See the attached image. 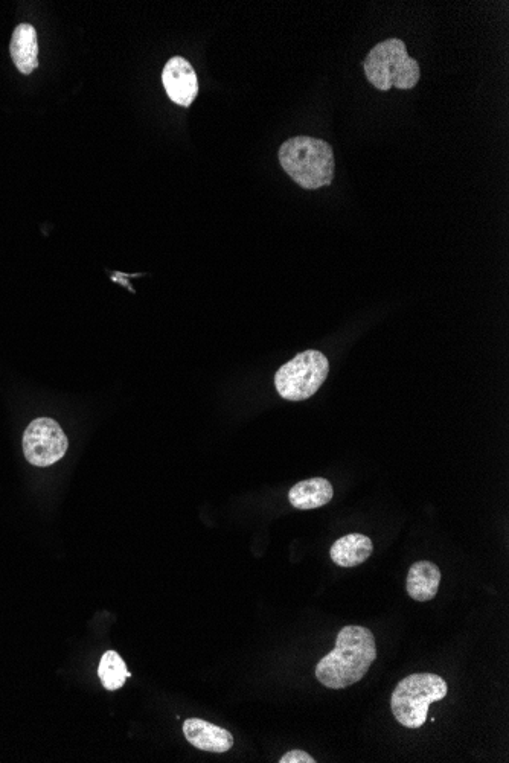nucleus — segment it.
Here are the masks:
<instances>
[{
  "label": "nucleus",
  "mask_w": 509,
  "mask_h": 763,
  "mask_svg": "<svg viewBox=\"0 0 509 763\" xmlns=\"http://www.w3.org/2000/svg\"><path fill=\"white\" fill-rule=\"evenodd\" d=\"M328 374V358L321 351L308 349L296 355L276 372V390L284 400L305 401L321 389Z\"/></svg>",
  "instance_id": "obj_5"
},
{
  "label": "nucleus",
  "mask_w": 509,
  "mask_h": 763,
  "mask_svg": "<svg viewBox=\"0 0 509 763\" xmlns=\"http://www.w3.org/2000/svg\"><path fill=\"white\" fill-rule=\"evenodd\" d=\"M449 686L435 674H413L401 680L392 693L391 707L403 727L420 728L426 724L430 704L444 700Z\"/></svg>",
  "instance_id": "obj_4"
},
{
  "label": "nucleus",
  "mask_w": 509,
  "mask_h": 763,
  "mask_svg": "<svg viewBox=\"0 0 509 763\" xmlns=\"http://www.w3.org/2000/svg\"><path fill=\"white\" fill-rule=\"evenodd\" d=\"M441 572L433 562H415L407 575V593L413 601H432L438 594Z\"/></svg>",
  "instance_id": "obj_10"
},
{
  "label": "nucleus",
  "mask_w": 509,
  "mask_h": 763,
  "mask_svg": "<svg viewBox=\"0 0 509 763\" xmlns=\"http://www.w3.org/2000/svg\"><path fill=\"white\" fill-rule=\"evenodd\" d=\"M363 69L369 83L381 92H388L391 87L413 89L421 78L420 64L409 57L406 43L400 39L375 45L366 57Z\"/></svg>",
  "instance_id": "obj_3"
},
{
  "label": "nucleus",
  "mask_w": 509,
  "mask_h": 763,
  "mask_svg": "<svg viewBox=\"0 0 509 763\" xmlns=\"http://www.w3.org/2000/svg\"><path fill=\"white\" fill-rule=\"evenodd\" d=\"M372 541L362 534H349L339 538L330 550L331 559L340 567H357L372 555Z\"/></svg>",
  "instance_id": "obj_12"
},
{
  "label": "nucleus",
  "mask_w": 509,
  "mask_h": 763,
  "mask_svg": "<svg viewBox=\"0 0 509 763\" xmlns=\"http://www.w3.org/2000/svg\"><path fill=\"white\" fill-rule=\"evenodd\" d=\"M183 735L193 747L209 753H226L234 745V736L226 728L203 719H186L183 722Z\"/></svg>",
  "instance_id": "obj_8"
},
{
  "label": "nucleus",
  "mask_w": 509,
  "mask_h": 763,
  "mask_svg": "<svg viewBox=\"0 0 509 763\" xmlns=\"http://www.w3.org/2000/svg\"><path fill=\"white\" fill-rule=\"evenodd\" d=\"M279 763H316V760L302 750H292L281 757Z\"/></svg>",
  "instance_id": "obj_14"
},
{
  "label": "nucleus",
  "mask_w": 509,
  "mask_h": 763,
  "mask_svg": "<svg viewBox=\"0 0 509 763\" xmlns=\"http://www.w3.org/2000/svg\"><path fill=\"white\" fill-rule=\"evenodd\" d=\"M162 83L168 98L177 106L189 107L199 95L196 71L183 57H173L165 64Z\"/></svg>",
  "instance_id": "obj_7"
},
{
  "label": "nucleus",
  "mask_w": 509,
  "mask_h": 763,
  "mask_svg": "<svg viewBox=\"0 0 509 763\" xmlns=\"http://www.w3.org/2000/svg\"><path fill=\"white\" fill-rule=\"evenodd\" d=\"M334 489L330 480L316 477V479L304 480L296 483L289 492V500L293 508L310 511V509L322 508L333 499Z\"/></svg>",
  "instance_id": "obj_11"
},
{
  "label": "nucleus",
  "mask_w": 509,
  "mask_h": 763,
  "mask_svg": "<svg viewBox=\"0 0 509 763\" xmlns=\"http://www.w3.org/2000/svg\"><path fill=\"white\" fill-rule=\"evenodd\" d=\"M278 157L282 170L301 188L316 191L333 183L334 151L322 139L296 136L281 145Z\"/></svg>",
  "instance_id": "obj_2"
},
{
  "label": "nucleus",
  "mask_w": 509,
  "mask_h": 763,
  "mask_svg": "<svg viewBox=\"0 0 509 763\" xmlns=\"http://www.w3.org/2000/svg\"><path fill=\"white\" fill-rule=\"evenodd\" d=\"M68 444L65 431L54 419H34L23 435V453L34 467L54 465L65 456Z\"/></svg>",
  "instance_id": "obj_6"
},
{
  "label": "nucleus",
  "mask_w": 509,
  "mask_h": 763,
  "mask_svg": "<svg viewBox=\"0 0 509 763\" xmlns=\"http://www.w3.org/2000/svg\"><path fill=\"white\" fill-rule=\"evenodd\" d=\"M98 675L107 690H118L119 687L124 686L125 680L130 677V672L127 671V666L118 652L107 651L101 658Z\"/></svg>",
  "instance_id": "obj_13"
},
{
  "label": "nucleus",
  "mask_w": 509,
  "mask_h": 763,
  "mask_svg": "<svg viewBox=\"0 0 509 763\" xmlns=\"http://www.w3.org/2000/svg\"><path fill=\"white\" fill-rule=\"evenodd\" d=\"M10 51L20 74H33L39 66V42H37L36 28L29 23L17 26L11 37Z\"/></svg>",
  "instance_id": "obj_9"
},
{
  "label": "nucleus",
  "mask_w": 509,
  "mask_h": 763,
  "mask_svg": "<svg viewBox=\"0 0 509 763\" xmlns=\"http://www.w3.org/2000/svg\"><path fill=\"white\" fill-rule=\"evenodd\" d=\"M375 658L377 645L371 629L345 626L337 634L336 648L317 663V680L330 689H346L368 674Z\"/></svg>",
  "instance_id": "obj_1"
}]
</instances>
